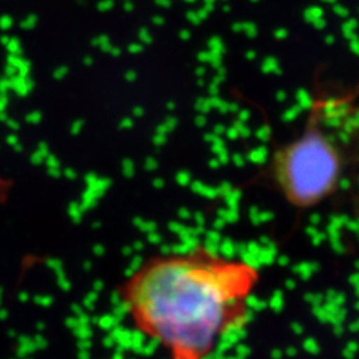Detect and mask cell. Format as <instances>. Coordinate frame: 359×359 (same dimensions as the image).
<instances>
[{
	"mask_svg": "<svg viewBox=\"0 0 359 359\" xmlns=\"http://www.w3.org/2000/svg\"><path fill=\"white\" fill-rule=\"evenodd\" d=\"M261 282L253 261L195 244L144 257L116 295L130 328L168 359H212L250 323Z\"/></svg>",
	"mask_w": 359,
	"mask_h": 359,
	"instance_id": "6da1fadb",
	"label": "cell"
},
{
	"mask_svg": "<svg viewBox=\"0 0 359 359\" xmlns=\"http://www.w3.org/2000/svg\"><path fill=\"white\" fill-rule=\"evenodd\" d=\"M356 145L359 129L335 132L319 95L311 100L301 133L273 153L266 177L290 208L316 210L340 190Z\"/></svg>",
	"mask_w": 359,
	"mask_h": 359,
	"instance_id": "7a4b0ae2",
	"label": "cell"
}]
</instances>
